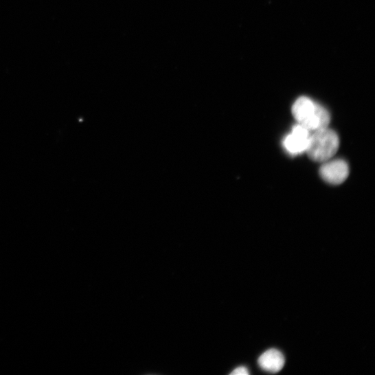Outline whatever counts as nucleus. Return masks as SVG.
<instances>
[{
	"label": "nucleus",
	"mask_w": 375,
	"mask_h": 375,
	"mask_svg": "<svg viewBox=\"0 0 375 375\" xmlns=\"http://www.w3.org/2000/svg\"><path fill=\"white\" fill-rule=\"evenodd\" d=\"M310 133L302 125L297 124L283 141V146L286 151L296 155L306 152Z\"/></svg>",
	"instance_id": "obj_3"
},
{
	"label": "nucleus",
	"mask_w": 375,
	"mask_h": 375,
	"mask_svg": "<svg viewBox=\"0 0 375 375\" xmlns=\"http://www.w3.org/2000/svg\"><path fill=\"white\" fill-rule=\"evenodd\" d=\"M230 374L233 375H248L249 372L247 369V367L244 366H240L238 367H236L234 370L233 372L230 373Z\"/></svg>",
	"instance_id": "obj_6"
},
{
	"label": "nucleus",
	"mask_w": 375,
	"mask_h": 375,
	"mask_svg": "<svg viewBox=\"0 0 375 375\" xmlns=\"http://www.w3.org/2000/svg\"><path fill=\"white\" fill-rule=\"evenodd\" d=\"M321 177L327 182L338 185L344 182L349 175L348 163L341 159L328 160L320 169Z\"/></svg>",
	"instance_id": "obj_4"
},
{
	"label": "nucleus",
	"mask_w": 375,
	"mask_h": 375,
	"mask_svg": "<svg viewBox=\"0 0 375 375\" xmlns=\"http://www.w3.org/2000/svg\"><path fill=\"white\" fill-rule=\"evenodd\" d=\"M292 113L298 124L310 133L328 128L331 120L325 107L306 97L299 98L295 102Z\"/></svg>",
	"instance_id": "obj_1"
},
{
	"label": "nucleus",
	"mask_w": 375,
	"mask_h": 375,
	"mask_svg": "<svg viewBox=\"0 0 375 375\" xmlns=\"http://www.w3.org/2000/svg\"><path fill=\"white\" fill-rule=\"evenodd\" d=\"M337 134L329 128L310 133L306 152L310 159L324 163L331 159L339 148Z\"/></svg>",
	"instance_id": "obj_2"
},
{
	"label": "nucleus",
	"mask_w": 375,
	"mask_h": 375,
	"mask_svg": "<svg viewBox=\"0 0 375 375\" xmlns=\"http://www.w3.org/2000/svg\"><path fill=\"white\" fill-rule=\"evenodd\" d=\"M260 367L267 372L277 373L285 364L283 354L276 349H271L263 353L258 360Z\"/></svg>",
	"instance_id": "obj_5"
}]
</instances>
